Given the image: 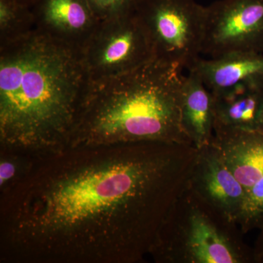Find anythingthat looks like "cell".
<instances>
[{"label":"cell","mask_w":263,"mask_h":263,"mask_svg":"<svg viewBox=\"0 0 263 263\" xmlns=\"http://www.w3.org/2000/svg\"><path fill=\"white\" fill-rule=\"evenodd\" d=\"M197 153L138 142L34 157L0 190V262H145Z\"/></svg>","instance_id":"1"},{"label":"cell","mask_w":263,"mask_h":263,"mask_svg":"<svg viewBox=\"0 0 263 263\" xmlns=\"http://www.w3.org/2000/svg\"><path fill=\"white\" fill-rule=\"evenodd\" d=\"M89 83L81 51L39 29L0 45V149L68 146Z\"/></svg>","instance_id":"2"},{"label":"cell","mask_w":263,"mask_h":263,"mask_svg":"<svg viewBox=\"0 0 263 263\" xmlns=\"http://www.w3.org/2000/svg\"><path fill=\"white\" fill-rule=\"evenodd\" d=\"M182 71L154 59L123 75L90 81L67 147L138 142L193 146L181 123Z\"/></svg>","instance_id":"3"},{"label":"cell","mask_w":263,"mask_h":263,"mask_svg":"<svg viewBox=\"0 0 263 263\" xmlns=\"http://www.w3.org/2000/svg\"><path fill=\"white\" fill-rule=\"evenodd\" d=\"M240 227L186 187L171 207L151 248L157 263H252Z\"/></svg>","instance_id":"4"},{"label":"cell","mask_w":263,"mask_h":263,"mask_svg":"<svg viewBox=\"0 0 263 263\" xmlns=\"http://www.w3.org/2000/svg\"><path fill=\"white\" fill-rule=\"evenodd\" d=\"M136 13L156 60L189 70L200 58L206 7L195 0H141Z\"/></svg>","instance_id":"5"},{"label":"cell","mask_w":263,"mask_h":263,"mask_svg":"<svg viewBox=\"0 0 263 263\" xmlns=\"http://www.w3.org/2000/svg\"><path fill=\"white\" fill-rule=\"evenodd\" d=\"M81 53L91 82L123 75L155 59L136 11L100 22Z\"/></svg>","instance_id":"6"},{"label":"cell","mask_w":263,"mask_h":263,"mask_svg":"<svg viewBox=\"0 0 263 263\" xmlns=\"http://www.w3.org/2000/svg\"><path fill=\"white\" fill-rule=\"evenodd\" d=\"M205 7L202 53H263V0H218Z\"/></svg>","instance_id":"7"},{"label":"cell","mask_w":263,"mask_h":263,"mask_svg":"<svg viewBox=\"0 0 263 263\" xmlns=\"http://www.w3.org/2000/svg\"><path fill=\"white\" fill-rule=\"evenodd\" d=\"M187 186L223 217L239 226L247 192L212 143L197 149Z\"/></svg>","instance_id":"8"},{"label":"cell","mask_w":263,"mask_h":263,"mask_svg":"<svg viewBox=\"0 0 263 263\" xmlns=\"http://www.w3.org/2000/svg\"><path fill=\"white\" fill-rule=\"evenodd\" d=\"M36 29L81 51L100 21L87 0H36Z\"/></svg>","instance_id":"9"},{"label":"cell","mask_w":263,"mask_h":263,"mask_svg":"<svg viewBox=\"0 0 263 263\" xmlns=\"http://www.w3.org/2000/svg\"><path fill=\"white\" fill-rule=\"evenodd\" d=\"M212 143L247 195L263 179V130L214 129Z\"/></svg>","instance_id":"10"},{"label":"cell","mask_w":263,"mask_h":263,"mask_svg":"<svg viewBox=\"0 0 263 263\" xmlns=\"http://www.w3.org/2000/svg\"><path fill=\"white\" fill-rule=\"evenodd\" d=\"M190 70L200 76L212 93L238 85L263 88L262 53L237 52L209 60L200 58Z\"/></svg>","instance_id":"11"},{"label":"cell","mask_w":263,"mask_h":263,"mask_svg":"<svg viewBox=\"0 0 263 263\" xmlns=\"http://www.w3.org/2000/svg\"><path fill=\"white\" fill-rule=\"evenodd\" d=\"M212 94L214 130H263V88L238 85Z\"/></svg>","instance_id":"12"},{"label":"cell","mask_w":263,"mask_h":263,"mask_svg":"<svg viewBox=\"0 0 263 263\" xmlns=\"http://www.w3.org/2000/svg\"><path fill=\"white\" fill-rule=\"evenodd\" d=\"M214 101L200 76L193 71L185 76L181 96V123L197 149L212 143L214 137Z\"/></svg>","instance_id":"13"},{"label":"cell","mask_w":263,"mask_h":263,"mask_svg":"<svg viewBox=\"0 0 263 263\" xmlns=\"http://www.w3.org/2000/svg\"><path fill=\"white\" fill-rule=\"evenodd\" d=\"M35 29L32 6L21 0H0V45L23 37Z\"/></svg>","instance_id":"14"},{"label":"cell","mask_w":263,"mask_h":263,"mask_svg":"<svg viewBox=\"0 0 263 263\" xmlns=\"http://www.w3.org/2000/svg\"><path fill=\"white\" fill-rule=\"evenodd\" d=\"M35 157L0 149V190L14 182L27 172Z\"/></svg>","instance_id":"15"},{"label":"cell","mask_w":263,"mask_h":263,"mask_svg":"<svg viewBox=\"0 0 263 263\" xmlns=\"http://www.w3.org/2000/svg\"><path fill=\"white\" fill-rule=\"evenodd\" d=\"M100 22L136 11L141 0H87Z\"/></svg>","instance_id":"16"},{"label":"cell","mask_w":263,"mask_h":263,"mask_svg":"<svg viewBox=\"0 0 263 263\" xmlns=\"http://www.w3.org/2000/svg\"><path fill=\"white\" fill-rule=\"evenodd\" d=\"M258 235L253 248L254 263H263V219L259 224Z\"/></svg>","instance_id":"17"},{"label":"cell","mask_w":263,"mask_h":263,"mask_svg":"<svg viewBox=\"0 0 263 263\" xmlns=\"http://www.w3.org/2000/svg\"><path fill=\"white\" fill-rule=\"evenodd\" d=\"M21 1L24 2V3L32 6V5L34 4V3H35L36 0H21Z\"/></svg>","instance_id":"18"},{"label":"cell","mask_w":263,"mask_h":263,"mask_svg":"<svg viewBox=\"0 0 263 263\" xmlns=\"http://www.w3.org/2000/svg\"><path fill=\"white\" fill-rule=\"evenodd\" d=\"M262 119H263V103H262Z\"/></svg>","instance_id":"19"}]
</instances>
